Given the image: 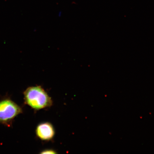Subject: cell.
Instances as JSON below:
<instances>
[{
    "label": "cell",
    "mask_w": 154,
    "mask_h": 154,
    "mask_svg": "<svg viewBox=\"0 0 154 154\" xmlns=\"http://www.w3.org/2000/svg\"><path fill=\"white\" fill-rule=\"evenodd\" d=\"M25 103L35 110L51 106L53 102L41 86L30 87L24 92Z\"/></svg>",
    "instance_id": "1"
},
{
    "label": "cell",
    "mask_w": 154,
    "mask_h": 154,
    "mask_svg": "<svg viewBox=\"0 0 154 154\" xmlns=\"http://www.w3.org/2000/svg\"><path fill=\"white\" fill-rule=\"evenodd\" d=\"M22 112V109L11 100L5 99L0 101V123L10 126L17 116Z\"/></svg>",
    "instance_id": "2"
},
{
    "label": "cell",
    "mask_w": 154,
    "mask_h": 154,
    "mask_svg": "<svg viewBox=\"0 0 154 154\" xmlns=\"http://www.w3.org/2000/svg\"><path fill=\"white\" fill-rule=\"evenodd\" d=\"M36 134L40 140H49L53 139L55 134V131L51 123L45 122L38 125L36 129Z\"/></svg>",
    "instance_id": "3"
},
{
    "label": "cell",
    "mask_w": 154,
    "mask_h": 154,
    "mask_svg": "<svg viewBox=\"0 0 154 154\" xmlns=\"http://www.w3.org/2000/svg\"><path fill=\"white\" fill-rule=\"evenodd\" d=\"M41 154H56L57 153L54 150L51 149H45L42 151L41 152H40Z\"/></svg>",
    "instance_id": "4"
}]
</instances>
